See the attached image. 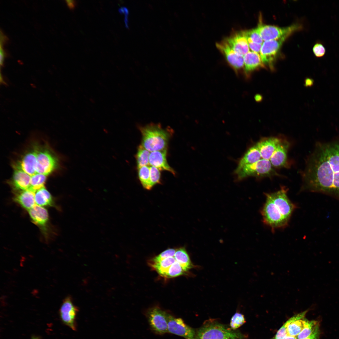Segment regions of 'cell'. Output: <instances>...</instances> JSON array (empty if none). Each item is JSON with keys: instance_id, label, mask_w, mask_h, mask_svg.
<instances>
[{"instance_id": "22", "label": "cell", "mask_w": 339, "mask_h": 339, "mask_svg": "<svg viewBox=\"0 0 339 339\" xmlns=\"http://www.w3.org/2000/svg\"><path fill=\"white\" fill-rule=\"evenodd\" d=\"M262 159L259 149L256 144L250 148L240 159L236 170L246 165L254 163Z\"/></svg>"}, {"instance_id": "9", "label": "cell", "mask_w": 339, "mask_h": 339, "mask_svg": "<svg viewBox=\"0 0 339 339\" xmlns=\"http://www.w3.org/2000/svg\"><path fill=\"white\" fill-rule=\"evenodd\" d=\"M287 38L284 37L265 41L262 44L260 52L261 60L264 65L268 66L272 70H274V62L280 49Z\"/></svg>"}, {"instance_id": "43", "label": "cell", "mask_w": 339, "mask_h": 339, "mask_svg": "<svg viewBox=\"0 0 339 339\" xmlns=\"http://www.w3.org/2000/svg\"><path fill=\"white\" fill-rule=\"evenodd\" d=\"M311 79L308 78L307 79L306 81V85H312L313 83Z\"/></svg>"}, {"instance_id": "28", "label": "cell", "mask_w": 339, "mask_h": 339, "mask_svg": "<svg viewBox=\"0 0 339 339\" xmlns=\"http://www.w3.org/2000/svg\"><path fill=\"white\" fill-rule=\"evenodd\" d=\"M138 175L139 180L143 187L147 190H150L152 187L150 182V167L144 166L138 168Z\"/></svg>"}, {"instance_id": "24", "label": "cell", "mask_w": 339, "mask_h": 339, "mask_svg": "<svg viewBox=\"0 0 339 339\" xmlns=\"http://www.w3.org/2000/svg\"><path fill=\"white\" fill-rule=\"evenodd\" d=\"M174 257L186 272L194 267L185 248L181 247L176 250Z\"/></svg>"}, {"instance_id": "40", "label": "cell", "mask_w": 339, "mask_h": 339, "mask_svg": "<svg viewBox=\"0 0 339 339\" xmlns=\"http://www.w3.org/2000/svg\"><path fill=\"white\" fill-rule=\"evenodd\" d=\"M3 46H0V64L1 66H3L5 53L3 49Z\"/></svg>"}, {"instance_id": "15", "label": "cell", "mask_w": 339, "mask_h": 339, "mask_svg": "<svg viewBox=\"0 0 339 339\" xmlns=\"http://www.w3.org/2000/svg\"><path fill=\"white\" fill-rule=\"evenodd\" d=\"M238 54L244 56L249 51V47L244 31L235 33L225 40Z\"/></svg>"}, {"instance_id": "44", "label": "cell", "mask_w": 339, "mask_h": 339, "mask_svg": "<svg viewBox=\"0 0 339 339\" xmlns=\"http://www.w3.org/2000/svg\"><path fill=\"white\" fill-rule=\"evenodd\" d=\"M282 339H297V337L293 336L287 335L283 338Z\"/></svg>"}, {"instance_id": "1", "label": "cell", "mask_w": 339, "mask_h": 339, "mask_svg": "<svg viewBox=\"0 0 339 339\" xmlns=\"http://www.w3.org/2000/svg\"><path fill=\"white\" fill-rule=\"evenodd\" d=\"M302 181L303 190L339 200V136L316 143L307 160Z\"/></svg>"}, {"instance_id": "38", "label": "cell", "mask_w": 339, "mask_h": 339, "mask_svg": "<svg viewBox=\"0 0 339 339\" xmlns=\"http://www.w3.org/2000/svg\"><path fill=\"white\" fill-rule=\"evenodd\" d=\"M249 47L252 51L260 53V51L262 46V44H258L253 42L249 40H247Z\"/></svg>"}, {"instance_id": "19", "label": "cell", "mask_w": 339, "mask_h": 339, "mask_svg": "<svg viewBox=\"0 0 339 339\" xmlns=\"http://www.w3.org/2000/svg\"><path fill=\"white\" fill-rule=\"evenodd\" d=\"M281 139L278 137H271L264 138L257 143L256 145L261 158L270 161Z\"/></svg>"}, {"instance_id": "29", "label": "cell", "mask_w": 339, "mask_h": 339, "mask_svg": "<svg viewBox=\"0 0 339 339\" xmlns=\"http://www.w3.org/2000/svg\"><path fill=\"white\" fill-rule=\"evenodd\" d=\"M150 153L141 145L139 146L136 155L137 168L148 166L149 164V158Z\"/></svg>"}, {"instance_id": "2", "label": "cell", "mask_w": 339, "mask_h": 339, "mask_svg": "<svg viewBox=\"0 0 339 339\" xmlns=\"http://www.w3.org/2000/svg\"><path fill=\"white\" fill-rule=\"evenodd\" d=\"M288 189L282 186L277 191L265 193V202L261 213L263 223L272 230L287 226L296 206L287 195Z\"/></svg>"}, {"instance_id": "47", "label": "cell", "mask_w": 339, "mask_h": 339, "mask_svg": "<svg viewBox=\"0 0 339 339\" xmlns=\"http://www.w3.org/2000/svg\"><path fill=\"white\" fill-rule=\"evenodd\" d=\"M242 339V338H230V339Z\"/></svg>"}, {"instance_id": "37", "label": "cell", "mask_w": 339, "mask_h": 339, "mask_svg": "<svg viewBox=\"0 0 339 339\" xmlns=\"http://www.w3.org/2000/svg\"><path fill=\"white\" fill-rule=\"evenodd\" d=\"M312 50L314 55L317 58L323 57L326 53V49L323 44L319 40L314 45Z\"/></svg>"}, {"instance_id": "21", "label": "cell", "mask_w": 339, "mask_h": 339, "mask_svg": "<svg viewBox=\"0 0 339 339\" xmlns=\"http://www.w3.org/2000/svg\"><path fill=\"white\" fill-rule=\"evenodd\" d=\"M35 191L30 189L15 192L13 201L28 211L35 206Z\"/></svg>"}, {"instance_id": "3", "label": "cell", "mask_w": 339, "mask_h": 339, "mask_svg": "<svg viewBox=\"0 0 339 339\" xmlns=\"http://www.w3.org/2000/svg\"><path fill=\"white\" fill-rule=\"evenodd\" d=\"M139 129L142 136L141 145L146 149L152 152L167 148L172 133L171 130L153 123L140 127Z\"/></svg>"}, {"instance_id": "10", "label": "cell", "mask_w": 339, "mask_h": 339, "mask_svg": "<svg viewBox=\"0 0 339 339\" xmlns=\"http://www.w3.org/2000/svg\"><path fill=\"white\" fill-rule=\"evenodd\" d=\"M168 330V332L186 339H195L196 330L185 323L181 318L175 317L169 313Z\"/></svg>"}, {"instance_id": "13", "label": "cell", "mask_w": 339, "mask_h": 339, "mask_svg": "<svg viewBox=\"0 0 339 339\" xmlns=\"http://www.w3.org/2000/svg\"><path fill=\"white\" fill-rule=\"evenodd\" d=\"M28 211L32 222L40 228L44 235H47L49 222V214L47 210L42 206L37 205L34 206Z\"/></svg>"}, {"instance_id": "12", "label": "cell", "mask_w": 339, "mask_h": 339, "mask_svg": "<svg viewBox=\"0 0 339 339\" xmlns=\"http://www.w3.org/2000/svg\"><path fill=\"white\" fill-rule=\"evenodd\" d=\"M216 46L224 55L229 65L239 74L244 66V56L236 53L225 40L217 43Z\"/></svg>"}, {"instance_id": "39", "label": "cell", "mask_w": 339, "mask_h": 339, "mask_svg": "<svg viewBox=\"0 0 339 339\" xmlns=\"http://www.w3.org/2000/svg\"><path fill=\"white\" fill-rule=\"evenodd\" d=\"M319 326L318 324L311 334L307 337L304 339H319Z\"/></svg>"}, {"instance_id": "27", "label": "cell", "mask_w": 339, "mask_h": 339, "mask_svg": "<svg viewBox=\"0 0 339 339\" xmlns=\"http://www.w3.org/2000/svg\"><path fill=\"white\" fill-rule=\"evenodd\" d=\"M304 318L291 322L287 328L288 335L297 337L304 328L307 320Z\"/></svg>"}, {"instance_id": "31", "label": "cell", "mask_w": 339, "mask_h": 339, "mask_svg": "<svg viewBox=\"0 0 339 339\" xmlns=\"http://www.w3.org/2000/svg\"><path fill=\"white\" fill-rule=\"evenodd\" d=\"M186 272L176 261L170 267L165 276V277L172 278L183 275Z\"/></svg>"}, {"instance_id": "7", "label": "cell", "mask_w": 339, "mask_h": 339, "mask_svg": "<svg viewBox=\"0 0 339 339\" xmlns=\"http://www.w3.org/2000/svg\"><path fill=\"white\" fill-rule=\"evenodd\" d=\"M168 314L156 306L150 308L147 311L146 315L149 326L155 333L161 335L168 332Z\"/></svg>"}, {"instance_id": "41", "label": "cell", "mask_w": 339, "mask_h": 339, "mask_svg": "<svg viewBox=\"0 0 339 339\" xmlns=\"http://www.w3.org/2000/svg\"><path fill=\"white\" fill-rule=\"evenodd\" d=\"M66 1L68 7L71 9H73L77 4L76 1L75 0H66Z\"/></svg>"}, {"instance_id": "6", "label": "cell", "mask_w": 339, "mask_h": 339, "mask_svg": "<svg viewBox=\"0 0 339 339\" xmlns=\"http://www.w3.org/2000/svg\"><path fill=\"white\" fill-rule=\"evenodd\" d=\"M301 28V25L293 24L290 26L281 28L275 26L265 25L260 22L256 29L264 41L277 39L282 37H288L292 33Z\"/></svg>"}, {"instance_id": "20", "label": "cell", "mask_w": 339, "mask_h": 339, "mask_svg": "<svg viewBox=\"0 0 339 339\" xmlns=\"http://www.w3.org/2000/svg\"><path fill=\"white\" fill-rule=\"evenodd\" d=\"M167 148L150 152L149 158V164L159 170L167 171L175 175V171L169 166L167 162Z\"/></svg>"}, {"instance_id": "23", "label": "cell", "mask_w": 339, "mask_h": 339, "mask_svg": "<svg viewBox=\"0 0 339 339\" xmlns=\"http://www.w3.org/2000/svg\"><path fill=\"white\" fill-rule=\"evenodd\" d=\"M35 201L36 204L40 206H53L55 203L52 196L44 186L35 192Z\"/></svg>"}, {"instance_id": "32", "label": "cell", "mask_w": 339, "mask_h": 339, "mask_svg": "<svg viewBox=\"0 0 339 339\" xmlns=\"http://www.w3.org/2000/svg\"><path fill=\"white\" fill-rule=\"evenodd\" d=\"M318 324L316 321L307 320L304 328L297 336V339H304L307 337L312 333Z\"/></svg>"}, {"instance_id": "17", "label": "cell", "mask_w": 339, "mask_h": 339, "mask_svg": "<svg viewBox=\"0 0 339 339\" xmlns=\"http://www.w3.org/2000/svg\"><path fill=\"white\" fill-rule=\"evenodd\" d=\"M289 146V143L287 141L281 139L270 160L273 167H287V153Z\"/></svg>"}, {"instance_id": "14", "label": "cell", "mask_w": 339, "mask_h": 339, "mask_svg": "<svg viewBox=\"0 0 339 339\" xmlns=\"http://www.w3.org/2000/svg\"><path fill=\"white\" fill-rule=\"evenodd\" d=\"M37 146L26 153L14 166L21 169L31 176L36 173Z\"/></svg>"}, {"instance_id": "30", "label": "cell", "mask_w": 339, "mask_h": 339, "mask_svg": "<svg viewBox=\"0 0 339 339\" xmlns=\"http://www.w3.org/2000/svg\"><path fill=\"white\" fill-rule=\"evenodd\" d=\"M46 176L38 173L31 176L29 189L35 192L37 190L44 186Z\"/></svg>"}, {"instance_id": "4", "label": "cell", "mask_w": 339, "mask_h": 339, "mask_svg": "<svg viewBox=\"0 0 339 339\" xmlns=\"http://www.w3.org/2000/svg\"><path fill=\"white\" fill-rule=\"evenodd\" d=\"M243 337L242 334L213 319L205 321L196 330L195 339H229Z\"/></svg>"}, {"instance_id": "45", "label": "cell", "mask_w": 339, "mask_h": 339, "mask_svg": "<svg viewBox=\"0 0 339 339\" xmlns=\"http://www.w3.org/2000/svg\"><path fill=\"white\" fill-rule=\"evenodd\" d=\"M255 98L256 100L257 101L261 100L262 98L261 96L258 94L256 95Z\"/></svg>"}, {"instance_id": "35", "label": "cell", "mask_w": 339, "mask_h": 339, "mask_svg": "<svg viewBox=\"0 0 339 339\" xmlns=\"http://www.w3.org/2000/svg\"><path fill=\"white\" fill-rule=\"evenodd\" d=\"M244 31L247 40L258 44H262L263 43V40L256 28Z\"/></svg>"}, {"instance_id": "5", "label": "cell", "mask_w": 339, "mask_h": 339, "mask_svg": "<svg viewBox=\"0 0 339 339\" xmlns=\"http://www.w3.org/2000/svg\"><path fill=\"white\" fill-rule=\"evenodd\" d=\"M269 160L262 159L254 163L235 170V173L239 179L249 176L262 178L279 176Z\"/></svg>"}, {"instance_id": "11", "label": "cell", "mask_w": 339, "mask_h": 339, "mask_svg": "<svg viewBox=\"0 0 339 339\" xmlns=\"http://www.w3.org/2000/svg\"><path fill=\"white\" fill-rule=\"evenodd\" d=\"M78 309L73 304L72 299L67 296L63 300L60 309L61 318L64 324L72 330L77 329L76 317Z\"/></svg>"}, {"instance_id": "25", "label": "cell", "mask_w": 339, "mask_h": 339, "mask_svg": "<svg viewBox=\"0 0 339 339\" xmlns=\"http://www.w3.org/2000/svg\"><path fill=\"white\" fill-rule=\"evenodd\" d=\"M176 261L174 256L168 257L159 262L149 265L161 276L164 277L169 268Z\"/></svg>"}, {"instance_id": "26", "label": "cell", "mask_w": 339, "mask_h": 339, "mask_svg": "<svg viewBox=\"0 0 339 339\" xmlns=\"http://www.w3.org/2000/svg\"><path fill=\"white\" fill-rule=\"evenodd\" d=\"M308 310L295 315L287 320L277 332L274 339H282L288 335L287 328L292 322L296 320L304 318Z\"/></svg>"}, {"instance_id": "34", "label": "cell", "mask_w": 339, "mask_h": 339, "mask_svg": "<svg viewBox=\"0 0 339 339\" xmlns=\"http://www.w3.org/2000/svg\"><path fill=\"white\" fill-rule=\"evenodd\" d=\"M176 250L170 248L163 251L157 256L148 261L149 264L158 263L163 260L170 257L174 256Z\"/></svg>"}, {"instance_id": "8", "label": "cell", "mask_w": 339, "mask_h": 339, "mask_svg": "<svg viewBox=\"0 0 339 339\" xmlns=\"http://www.w3.org/2000/svg\"><path fill=\"white\" fill-rule=\"evenodd\" d=\"M58 165L57 159L49 149L37 146L36 173L47 176L55 170Z\"/></svg>"}, {"instance_id": "18", "label": "cell", "mask_w": 339, "mask_h": 339, "mask_svg": "<svg viewBox=\"0 0 339 339\" xmlns=\"http://www.w3.org/2000/svg\"><path fill=\"white\" fill-rule=\"evenodd\" d=\"M14 166V171L10 183L14 192L29 189L31 176L19 168Z\"/></svg>"}, {"instance_id": "42", "label": "cell", "mask_w": 339, "mask_h": 339, "mask_svg": "<svg viewBox=\"0 0 339 339\" xmlns=\"http://www.w3.org/2000/svg\"><path fill=\"white\" fill-rule=\"evenodd\" d=\"M0 45L3 46L4 44L7 40L8 38L1 31H0Z\"/></svg>"}, {"instance_id": "36", "label": "cell", "mask_w": 339, "mask_h": 339, "mask_svg": "<svg viewBox=\"0 0 339 339\" xmlns=\"http://www.w3.org/2000/svg\"><path fill=\"white\" fill-rule=\"evenodd\" d=\"M150 182L152 187L155 185L160 183L161 174L159 170L153 166H150Z\"/></svg>"}, {"instance_id": "46", "label": "cell", "mask_w": 339, "mask_h": 339, "mask_svg": "<svg viewBox=\"0 0 339 339\" xmlns=\"http://www.w3.org/2000/svg\"><path fill=\"white\" fill-rule=\"evenodd\" d=\"M0 82L1 83H3L5 84L4 81L3 80V78L1 74H0Z\"/></svg>"}, {"instance_id": "33", "label": "cell", "mask_w": 339, "mask_h": 339, "mask_svg": "<svg viewBox=\"0 0 339 339\" xmlns=\"http://www.w3.org/2000/svg\"><path fill=\"white\" fill-rule=\"evenodd\" d=\"M246 322L244 315L241 313L236 312L232 316L230 322V328L233 330L239 328Z\"/></svg>"}, {"instance_id": "16", "label": "cell", "mask_w": 339, "mask_h": 339, "mask_svg": "<svg viewBox=\"0 0 339 339\" xmlns=\"http://www.w3.org/2000/svg\"><path fill=\"white\" fill-rule=\"evenodd\" d=\"M244 73L246 79H250L254 71L265 67L260 55L257 53L249 51L244 56Z\"/></svg>"}]
</instances>
